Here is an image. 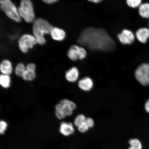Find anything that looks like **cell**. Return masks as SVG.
I'll return each mask as SVG.
<instances>
[{
	"label": "cell",
	"instance_id": "cell-1",
	"mask_svg": "<svg viewBox=\"0 0 149 149\" xmlns=\"http://www.w3.org/2000/svg\"><path fill=\"white\" fill-rule=\"evenodd\" d=\"M78 42L91 50L106 52L113 51L116 46L114 41L105 30L92 27L83 30Z\"/></svg>",
	"mask_w": 149,
	"mask_h": 149
},
{
	"label": "cell",
	"instance_id": "cell-2",
	"mask_svg": "<svg viewBox=\"0 0 149 149\" xmlns=\"http://www.w3.org/2000/svg\"><path fill=\"white\" fill-rule=\"evenodd\" d=\"M53 26L47 20L41 18L35 19L33 22V32L37 42L40 45H44L46 41L45 36L50 34Z\"/></svg>",
	"mask_w": 149,
	"mask_h": 149
},
{
	"label": "cell",
	"instance_id": "cell-3",
	"mask_svg": "<svg viewBox=\"0 0 149 149\" xmlns=\"http://www.w3.org/2000/svg\"><path fill=\"white\" fill-rule=\"evenodd\" d=\"M18 10L20 17L27 23H33L36 19L33 3L31 0H21Z\"/></svg>",
	"mask_w": 149,
	"mask_h": 149
},
{
	"label": "cell",
	"instance_id": "cell-4",
	"mask_svg": "<svg viewBox=\"0 0 149 149\" xmlns=\"http://www.w3.org/2000/svg\"><path fill=\"white\" fill-rule=\"evenodd\" d=\"M0 8L11 19L17 23L21 22L18 8L11 0H0Z\"/></svg>",
	"mask_w": 149,
	"mask_h": 149
},
{
	"label": "cell",
	"instance_id": "cell-5",
	"mask_svg": "<svg viewBox=\"0 0 149 149\" xmlns=\"http://www.w3.org/2000/svg\"><path fill=\"white\" fill-rule=\"evenodd\" d=\"M38 42L33 35L25 34L20 37L18 42L19 49L23 53H27L29 49H32Z\"/></svg>",
	"mask_w": 149,
	"mask_h": 149
},
{
	"label": "cell",
	"instance_id": "cell-6",
	"mask_svg": "<svg viewBox=\"0 0 149 149\" xmlns=\"http://www.w3.org/2000/svg\"><path fill=\"white\" fill-rule=\"evenodd\" d=\"M135 76L139 82L143 86L149 85V64L144 63L136 70Z\"/></svg>",
	"mask_w": 149,
	"mask_h": 149
},
{
	"label": "cell",
	"instance_id": "cell-7",
	"mask_svg": "<svg viewBox=\"0 0 149 149\" xmlns=\"http://www.w3.org/2000/svg\"><path fill=\"white\" fill-rule=\"evenodd\" d=\"M87 55V52L83 47L74 45L71 47L68 52V56L70 60L76 61L83 59Z\"/></svg>",
	"mask_w": 149,
	"mask_h": 149
},
{
	"label": "cell",
	"instance_id": "cell-8",
	"mask_svg": "<svg viewBox=\"0 0 149 149\" xmlns=\"http://www.w3.org/2000/svg\"><path fill=\"white\" fill-rule=\"evenodd\" d=\"M120 41L123 44H130L135 40V36L132 31L127 29H124L118 35Z\"/></svg>",
	"mask_w": 149,
	"mask_h": 149
},
{
	"label": "cell",
	"instance_id": "cell-9",
	"mask_svg": "<svg viewBox=\"0 0 149 149\" xmlns=\"http://www.w3.org/2000/svg\"><path fill=\"white\" fill-rule=\"evenodd\" d=\"M60 105L63 110L68 116H70L73 113V111L76 109V105L73 102L68 100H63L59 102Z\"/></svg>",
	"mask_w": 149,
	"mask_h": 149
},
{
	"label": "cell",
	"instance_id": "cell-10",
	"mask_svg": "<svg viewBox=\"0 0 149 149\" xmlns=\"http://www.w3.org/2000/svg\"><path fill=\"white\" fill-rule=\"evenodd\" d=\"M13 70V68L12 64L10 61L5 59L0 63V72L1 74L10 75Z\"/></svg>",
	"mask_w": 149,
	"mask_h": 149
},
{
	"label": "cell",
	"instance_id": "cell-11",
	"mask_svg": "<svg viewBox=\"0 0 149 149\" xmlns=\"http://www.w3.org/2000/svg\"><path fill=\"white\" fill-rule=\"evenodd\" d=\"M94 85L92 80L90 78L85 77L81 79L78 83L79 88L85 91H89L92 89Z\"/></svg>",
	"mask_w": 149,
	"mask_h": 149
},
{
	"label": "cell",
	"instance_id": "cell-12",
	"mask_svg": "<svg viewBox=\"0 0 149 149\" xmlns=\"http://www.w3.org/2000/svg\"><path fill=\"white\" fill-rule=\"evenodd\" d=\"M59 131L63 135L68 136L72 134L74 132L73 125L71 123L63 122L61 123Z\"/></svg>",
	"mask_w": 149,
	"mask_h": 149
},
{
	"label": "cell",
	"instance_id": "cell-13",
	"mask_svg": "<svg viewBox=\"0 0 149 149\" xmlns=\"http://www.w3.org/2000/svg\"><path fill=\"white\" fill-rule=\"evenodd\" d=\"M52 38L56 41H62L66 37V33L63 29L57 27H53L50 33Z\"/></svg>",
	"mask_w": 149,
	"mask_h": 149
},
{
	"label": "cell",
	"instance_id": "cell-14",
	"mask_svg": "<svg viewBox=\"0 0 149 149\" xmlns=\"http://www.w3.org/2000/svg\"><path fill=\"white\" fill-rule=\"evenodd\" d=\"M79 76V70L75 67H73L67 71L65 75L67 81L71 83L77 81Z\"/></svg>",
	"mask_w": 149,
	"mask_h": 149
},
{
	"label": "cell",
	"instance_id": "cell-15",
	"mask_svg": "<svg viewBox=\"0 0 149 149\" xmlns=\"http://www.w3.org/2000/svg\"><path fill=\"white\" fill-rule=\"evenodd\" d=\"M136 36L140 42L145 43L149 38V29L146 28H141L136 33Z\"/></svg>",
	"mask_w": 149,
	"mask_h": 149
},
{
	"label": "cell",
	"instance_id": "cell-16",
	"mask_svg": "<svg viewBox=\"0 0 149 149\" xmlns=\"http://www.w3.org/2000/svg\"><path fill=\"white\" fill-rule=\"evenodd\" d=\"M11 79L10 75L1 74H0V86L3 88H8L10 87Z\"/></svg>",
	"mask_w": 149,
	"mask_h": 149
},
{
	"label": "cell",
	"instance_id": "cell-17",
	"mask_svg": "<svg viewBox=\"0 0 149 149\" xmlns=\"http://www.w3.org/2000/svg\"><path fill=\"white\" fill-rule=\"evenodd\" d=\"M139 13L141 17L144 18H149V3H144L140 5Z\"/></svg>",
	"mask_w": 149,
	"mask_h": 149
},
{
	"label": "cell",
	"instance_id": "cell-18",
	"mask_svg": "<svg viewBox=\"0 0 149 149\" xmlns=\"http://www.w3.org/2000/svg\"><path fill=\"white\" fill-rule=\"evenodd\" d=\"M36 77L35 72L31 71L26 70L22 77L25 81H31L34 80Z\"/></svg>",
	"mask_w": 149,
	"mask_h": 149
},
{
	"label": "cell",
	"instance_id": "cell-19",
	"mask_svg": "<svg viewBox=\"0 0 149 149\" xmlns=\"http://www.w3.org/2000/svg\"><path fill=\"white\" fill-rule=\"evenodd\" d=\"M26 70V66L23 63H19L15 69V72L16 75L22 77Z\"/></svg>",
	"mask_w": 149,
	"mask_h": 149
},
{
	"label": "cell",
	"instance_id": "cell-20",
	"mask_svg": "<svg viewBox=\"0 0 149 149\" xmlns=\"http://www.w3.org/2000/svg\"><path fill=\"white\" fill-rule=\"evenodd\" d=\"M55 115L57 118L59 120L64 119L67 116L66 113L59 104L55 107Z\"/></svg>",
	"mask_w": 149,
	"mask_h": 149
},
{
	"label": "cell",
	"instance_id": "cell-21",
	"mask_svg": "<svg viewBox=\"0 0 149 149\" xmlns=\"http://www.w3.org/2000/svg\"><path fill=\"white\" fill-rule=\"evenodd\" d=\"M130 147L129 149H142V146L141 141L139 139H133L129 141Z\"/></svg>",
	"mask_w": 149,
	"mask_h": 149
},
{
	"label": "cell",
	"instance_id": "cell-22",
	"mask_svg": "<svg viewBox=\"0 0 149 149\" xmlns=\"http://www.w3.org/2000/svg\"><path fill=\"white\" fill-rule=\"evenodd\" d=\"M86 119V117L83 114L78 115L74 119V125L78 127L80 125L85 122Z\"/></svg>",
	"mask_w": 149,
	"mask_h": 149
},
{
	"label": "cell",
	"instance_id": "cell-23",
	"mask_svg": "<svg viewBox=\"0 0 149 149\" xmlns=\"http://www.w3.org/2000/svg\"><path fill=\"white\" fill-rule=\"evenodd\" d=\"M126 1L128 6L133 8L139 6L141 2V0H126Z\"/></svg>",
	"mask_w": 149,
	"mask_h": 149
},
{
	"label": "cell",
	"instance_id": "cell-24",
	"mask_svg": "<svg viewBox=\"0 0 149 149\" xmlns=\"http://www.w3.org/2000/svg\"><path fill=\"white\" fill-rule=\"evenodd\" d=\"M8 127L7 123L5 121L0 120V134H3L6 130Z\"/></svg>",
	"mask_w": 149,
	"mask_h": 149
},
{
	"label": "cell",
	"instance_id": "cell-25",
	"mask_svg": "<svg viewBox=\"0 0 149 149\" xmlns=\"http://www.w3.org/2000/svg\"><path fill=\"white\" fill-rule=\"evenodd\" d=\"M77 128L79 131L82 132V133H84V132L88 130L89 128L85 120L82 124L78 126Z\"/></svg>",
	"mask_w": 149,
	"mask_h": 149
},
{
	"label": "cell",
	"instance_id": "cell-26",
	"mask_svg": "<svg viewBox=\"0 0 149 149\" xmlns=\"http://www.w3.org/2000/svg\"><path fill=\"white\" fill-rule=\"evenodd\" d=\"M26 70L35 72L36 70V65L33 63H29L26 66Z\"/></svg>",
	"mask_w": 149,
	"mask_h": 149
},
{
	"label": "cell",
	"instance_id": "cell-27",
	"mask_svg": "<svg viewBox=\"0 0 149 149\" xmlns=\"http://www.w3.org/2000/svg\"><path fill=\"white\" fill-rule=\"evenodd\" d=\"M85 122H86L87 125L88 126L89 128L93 127L94 125V123L92 118L87 117L86 118L85 120Z\"/></svg>",
	"mask_w": 149,
	"mask_h": 149
},
{
	"label": "cell",
	"instance_id": "cell-28",
	"mask_svg": "<svg viewBox=\"0 0 149 149\" xmlns=\"http://www.w3.org/2000/svg\"><path fill=\"white\" fill-rule=\"evenodd\" d=\"M42 1L47 4H51L57 2L59 0H42Z\"/></svg>",
	"mask_w": 149,
	"mask_h": 149
},
{
	"label": "cell",
	"instance_id": "cell-29",
	"mask_svg": "<svg viewBox=\"0 0 149 149\" xmlns=\"http://www.w3.org/2000/svg\"><path fill=\"white\" fill-rule=\"evenodd\" d=\"M145 107L146 111L149 113V100H148L145 103Z\"/></svg>",
	"mask_w": 149,
	"mask_h": 149
},
{
	"label": "cell",
	"instance_id": "cell-30",
	"mask_svg": "<svg viewBox=\"0 0 149 149\" xmlns=\"http://www.w3.org/2000/svg\"><path fill=\"white\" fill-rule=\"evenodd\" d=\"M89 1L94 3H98L102 1V0H88Z\"/></svg>",
	"mask_w": 149,
	"mask_h": 149
}]
</instances>
